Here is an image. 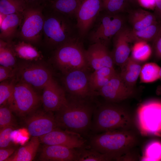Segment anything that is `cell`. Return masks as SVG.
<instances>
[{
    "label": "cell",
    "instance_id": "cell-27",
    "mask_svg": "<svg viewBox=\"0 0 161 161\" xmlns=\"http://www.w3.org/2000/svg\"><path fill=\"white\" fill-rule=\"evenodd\" d=\"M76 161H109L114 160L111 156L102 154L91 148L88 145L76 148Z\"/></svg>",
    "mask_w": 161,
    "mask_h": 161
},
{
    "label": "cell",
    "instance_id": "cell-28",
    "mask_svg": "<svg viewBox=\"0 0 161 161\" xmlns=\"http://www.w3.org/2000/svg\"><path fill=\"white\" fill-rule=\"evenodd\" d=\"M16 56L10 42L0 39V66L12 68L17 67Z\"/></svg>",
    "mask_w": 161,
    "mask_h": 161
},
{
    "label": "cell",
    "instance_id": "cell-33",
    "mask_svg": "<svg viewBox=\"0 0 161 161\" xmlns=\"http://www.w3.org/2000/svg\"><path fill=\"white\" fill-rule=\"evenodd\" d=\"M141 161H161V142L153 140L146 146Z\"/></svg>",
    "mask_w": 161,
    "mask_h": 161
},
{
    "label": "cell",
    "instance_id": "cell-23",
    "mask_svg": "<svg viewBox=\"0 0 161 161\" xmlns=\"http://www.w3.org/2000/svg\"><path fill=\"white\" fill-rule=\"evenodd\" d=\"M39 137H32L27 143L20 147L6 161H31L34 158L40 145Z\"/></svg>",
    "mask_w": 161,
    "mask_h": 161
},
{
    "label": "cell",
    "instance_id": "cell-44",
    "mask_svg": "<svg viewBox=\"0 0 161 161\" xmlns=\"http://www.w3.org/2000/svg\"><path fill=\"white\" fill-rule=\"evenodd\" d=\"M30 2H38L41 3H44L48 0H26Z\"/></svg>",
    "mask_w": 161,
    "mask_h": 161
},
{
    "label": "cell",
    "instance_id": "cell-40",
    "mask_svg": "<svg viewBox=\"0 0 161 161\" xmlns=\"http://www.w3.org/2000/svg\"><path fill=\"white\" fill-rule=\"evenodd\" d=\"M16 148L12 146L0 148V161H6L16 151Z\"/></svg>",
    "mask_w": 161,
    "mask_h": 161
},
{
    "label": "cell",
    "instance_id": "cell-22",
    "mask_svg": "<svg viewBox=\"0 0 161 161\" xmlns=\"http://www.w3.org/2000/svg\"><path fill=\"white\" fill-rule=\"evenodd\" d=\"M120 76L128 86L134 88L141 68L140 63L129 56L128 60L121 66Z\"/></svg>",
    "mask_w": 161,
    "mask_h": 161
},
{
    "label": "cell",
    "instance_id": "cell-11",
    "mask_svg": "<svg viewBox=\"0 0 161 161\" xmlns=\"http://www.w3.org/2000/svg\"><path fill=\"white\" fill-rule=\"evenodd\" d=\"M89 70L77 69L64 75L63 82L69 95L81 98L95 97L89 83Z\"/></svg>",
    "mask_w": 161,
    "mask_h": 161
},
{
    "label": "cell",
    "instance_id": "cell-21",
    "mask_svg": "<svg viewBox=\"0 0 161 161\" xmlns=\"http://www.w3.org/2000/svg\"><path fill=\"white\" fill-rule=\"evenodd\" d=\"M129 20L132 30L139 31L159 22L155 14L146 10L138 9L132 11Z\"/></svg>",
    "mask_w": 161,
    "mask_h": 161
},
{
    "label": "cell",
    "instance_id": "cell-15",
    "mask_svg": "<svg viewBox=\"0 0 161 161\" xmlns=\"http://www.w3.org/2000/svg\"><path fill=\"white\" fill-rule=\"evenodd\" d=\"M45 145H58L77 148L88 145V141L80 134L58 128L39 137Z\"/></svg>",
    "mask_w": 161,
    "mask_h": 161
},
{
    "label": "cell",
    "instance_id": "cell-19",
    "mask_svg": "<svg viewBox=\"0 0 161 161\" xmlns=\"http://www.w3.org/2000/svg\"><path fill=\"white\" fill-rule=\"evenodd\" d=\"M76 148L58 145H45L39 160L42 161H76Z\"/></svg>",
    "mask_w": 161,
    "mask_h": 161
},
{
    "label": "cell",
    "instance_id": "cell-43",
    "mask_svg": "<svg viewBox=\"0 0 161 161\" xmlns=\"http://www.w3.org/2000/svg\"><path fill=\"white\" fill-rule=\"evenodd\" d=\"M159 75V79L161 81V84L157 87L156 90V94L158 95H161V67H160Z\"/></svg>",
    "mask_w": 161,
    "mask_h": 161
},
{
    "label": "cell",
    "instance_id": "cell-24",
    "mask_svg": "<svg viewBox=\"0 0 161 161\" xmlns=\"http://www.w3.org/2000/svg\"><path fill=\"white\" fill-rule=\"evenodd\" d=\"M114 68L104 67L94 70L89 75V83L92 91L96 96L97 93L117 73Z\"/></svg>",
    "mask_w": 161,
    "mask_h": 161
},
{
    "label": "cell",
    "instance_id": "cell-37",
    "mask_svg": "<svg viewBox=\"0 0 161 161\" xmlns=\"http://www.w3.org/2000/svg\"><path fill=\"white\" fill-rule=\"evenodd\" d=\"M15 129L13 126H9L0 129V148L12 146V133Z\"/></svg>",
    "mask_w": 161,
    "mask_h": 161
},
{
    "label": "cell",
    "instance_id": "cell-14",
    "mask_svg": "<svg viewBox=\"0 0 161 161\" xmlns=\"http://www.w3.org/2000/svg\"><path fill=\"white\" fill-rule=\"evenodd\" d=\"M134 88L127 85L117 73L97 92L106 102L117 103L133 97Z\"/></svg>",
    "mask_w": 161,
    "mask_h": 161
},
{
    "label": "cell",
    "instance_id": "cell-8",
    "mask_svg": "<svg viewBox=\"0 0 161 161\" xmlns=\"http://www.w3.org/2000/svg\"><path fill=\"white\" fill-rule=\"evenodd\" d=\"M41 97L29 85L17 81L7 105L13 112L20 117L30 114L36 110Z\"/></svg>",
    "mask_w": 161,
    "mask_h": 161
},
{
    "label": "cell",
    "instance_id": "cell-36",
    "mask_svg": "<svg viewBox=\"0 0 161 161\" xmlns=\"http://www.w3.org/2000/svg\"><path fill=\"white\" fill-rule=\"evenodd\" d=\"M12 112L7 104L0 106V129L9 126H15V122Z\"/></svg>",
    "mask_w": 161,
    "mask_h": 161
},
{
    "label": "cell",
    "instance_id": "cell-16",
    "mask_svg": "<svg viewBox=\"0 0 161 161\" xmlns=\"http://www.w3.org/2000/svg\"><path fill=\"white\" fill-rule=\"evenodd\" d=\"M41 102L44 110L48 112H56L67 101L65 90L53 78L44 86Z\"/></svg>",
    "mask_w": 161,
    "mask_h": 161
},
{
    "label": "cell",
    "instance_id": "cell-9",
    "mask_svg": "<svg viewBox=\"0 0 161 161\" xmlns=\"http://www.w3.org/2000/svg\"><path fill=\"white\" fill-rule=\"evenodd\" d=\"M101 13L91 28L89 39L92 44L100 43L108 46L111 40L124 27V20L119 14Z\"/></svg>",
    "mask_w": 161,
    "mask_h": 161
},
{
    "label": "cell",
    "instance_id": "cell-41",
    "mask_svg": "<svg viewBox=\"0 0 161 161\" xmlns=\"http://www.w3.org/2000/svg\"><path fill=\"white\" fill-rule=\"evenodd\" d=\"M143 7L148 9H154L155 7V0H137Z\"/></svg>",
    "mask_w": 161,
    "mask_h": 161
},
{
    "label": "cell",
    "instance_id": "cell-20",
    "mask_svg": "<svg viewBox=\"0 0 161 161\" xmlns=\"http://www.w3.org/2000/svg\"><path fill=\"white\" fill-rule=\"evenodd\" d=\"M22 13L0 15L3 16L0 23L1 39L10 42L16 35L21 22Z\"/></svg>",
    "mask_w": 161,
    "mask_h": 161
},
{
    "label": "cell",
    "instance_id": "cell-18",
    "mask_svg": "<svg viewBox=\"0 0 161 161\" xmlns=\"http://www.w3.org/2000/svg\"><path fill=\"white\" fill-rule=\"evenodd\" d=\"M131 29L123 27L113 38V47L111 52L114 64L121 66L129 57L130 44L134 43Z\"/></svg>",
    "mask_w": 161,
    "mask_h": 161
},
{
    "label": "cell",
    "instance_id": "cell-5",
    "mask_svg": "<svg viewBox=\"0 0 161 161\" xmlns=\"http://www.w3.org/2000/svg\"><path fill=\"white\" fill-rule=\"evenodd\" d=\"M84 49L79 38L69 41L55 49L52 60L63 75L77 69L89 70Z\"/></svg>",
    "mask_w": 161,
    "mask_h": 161
},
{
    "label": "cell",
    "instance_id": "cell-42",
    "mask_svg": "<svg viewBox=\"0 0 161 161\" xmlns=\"http://www.w3.org/2000/svg\"><path fill=\"white\" fill-rule=\"evenodd\" d=\"M155 7L154 13L159 21L161 23V0H155Z\"/></svg>",
    "mask_w": 161,
    "mask_h": 161
},
{
    "label": "cell",
    "instance_id": "cell-1",
    "mask_svg": "<svg viewBox=\"0 0 161 161\" xmlns=\"http://www.w3.org/2000/svg\"><path fill=\"white\" fill-rule=\"evenodd\" d=\"M67 97L66 103L55 112L58 127L88 137L93 114L99 103L95 97L81 98L69 95Z\"/></svg>",
    "mask_w": 161,
    "mask_h": 161
},
{
    "label": "cell",
    "instance_id": "cell-4",
    "mask_svg": "<svg viewBox=\"0 0 161 161\" xmlns=\"http://www.w3.org/2000/svg\"><path fill=\"white\" fill-rule=\"evenodd\" d=\"M49 11L47 12L44 8L42 36L49 47L55 49L63 44L79 38L76 35V32H78L76 25L73 24L71 18L51 8Z\"/></svg>",
    "mask_w": 161,
    "mask_h": 161
},
{
    "label": "cell",
    "instance_id": "cell-26",
    "mask_svg": "<svg viewBox=\"0 0 161 161\" xmlns=\"http://www.w3.org/2000/svg\"><path fill=\"white\" fill-rule=\"evenodd\" d=\"M11 44L16 56L21 59L33 61L41 58L39 52L30 43L21 40L16 44Z\"/></svg>",
    "mask_w": 161,
    "mask_h": 161
},
{
    "label": "cell",
    "instance_id": "cell-38",
    "mask_svg": "<svg viewBox=\"0 0 161 161\" xmlns=\"http://www.w3.org/2000/svg\"><path fill=\"white\" fill-rule=\"evenodd\" d=\"M17 67L12 68L0 66V82L14 78L16 76Z\"/></svg>",
    "mask_w": 161,
    "mask_h": 161
},
{
    "label": "cell",
    "instance_id": "cell-7",
    "mask_svg": "<svg viewBox=\"0 0 161 161\" xmlns=\"http://www.w3.org/2000/svg\"><path fill=\"white\" fill-rule=\"evenodd\" d=\"M135 121L142 135L161 137V100L152 99L140 104Z\"/></svg>",
    "mask_w": 161,
    "mask_h": 161
},
{
    "label": "cell",
    "instance_id": "cell-29",
    "mask_svg": "<svg viewBox=\"0 0 161 161\" xmlns=\"http://www.w3.org/2000/svg\"><path fill=\"white\" fill-rule=\"evenodd\" d=\"M31 2L26 0H0V15L22 13Z\"/></svg>",
    "mask_w": 161,
    "mask_h": 161
},
{
    "label": "cell",
    "instance_id": "cell-31",
    "mask_svg": "<svg viewBox=\"0 0 161 161\" xmlns=\"http://www.w3.org/2000/svg\"><path fill=\"white\" fill-rule=\"evenodd\" d=\"M152 49L148 42L137 41L134 43L131 48V56L135 60L140 63L148 60L152 53Z\"/></svg>",
    "mask_w": 161,
    "mask_h": 161
},
{
    "label": "cell",
    "instance_id": "cell-10",
    "mask_svg": "<svg viewBox=\"0 0 161 161\" xmlns=\"http://www.w3.org/2000/svg\"><path fill=\"white\" fill-rule=\"evenodd\" d=\"M16 79L32 87L43 89L48 81L52 78L50 70L39 63H23L17 66Z\"/></svg>",
    "mask_w": 161,
    "mask_h": 161
},
{
    "label": "cell",
    "instance_id": "cell-13",
    "mask_svg": "<svg viewBox=\"0 0 161 161\" xmlns=\"http://www.w3.org/2000/svg\"><path fill=\"white\" fill-rule=\"evenodd\" d=\"M27 129L32 137H39L58 127L52 112L36 110L28 115L25 120Z\"/></svg>",
    "mask_w": 161,
    "mask_h": 161
},
{
    "label": "cell",
    "instance_id": "cell-39",
    "mask_svg": "<svg viewBox=\"0 0 161 161\" xmlns=\"http://www.w3.org/2000/svg\"><path fill=\"white\" fill-rule=\"evenodd\" d=\"M152 42L154 55L157 59L161 60V25L158 33Z\"/></svg>",
    "mask_w": 161,
    "mask_h": 161
},
{
    "label": "cell",
    "instance_id": "cell-2",
    "mask_svg": "<svg viewBox=\"0 0 161 161\" xmlns=\"http://www.w3.org/2000/svg\"><path fill=\"white\" fill-rule=\"evenodd\" d=\"M138 136L134 129L110 130L90 134L88 144L99 152L111 156L114 160H133L132 151L138 144Z\"/></svg>",
    "mask_w": 161,
    "mask_h": 161
},
{
    "label": "cell",
    "instance_id": "cell-3",
    "mask_svg": "<svg viewBox=\"0 0 161 161\" xmlns=\"http://www.w3.org/2000/svg\"><path fill=\"white\" fill-rule=\"evenodd\" d=\"M135 125L133 114L126 108L115 103H99L93 114L90 134L134 129Z\"/></svg>",
    "mask_w": 161,
    "mask_h": 161
},
{
    "label": "cell",
    "instance_id": "cell-12",
    "mask_svg": "<svg viewBox=\"0 0 161 161\" xmlns=\"http://www.w3.org/2000/svg\"><path fill=\"white\" fill-rule=\"evenodd\" d=\"M102 11L101 0H83L75 17L76 26L80 37L87 35Z\"/></svg>",
    "mask_w": 161,
    "mask_h": 161
},
{
    "label": "cell",
    "instance_id": "cell-6",
    "mask_svg": "<svg viewBox=\"0 0 161 161\" xmlns=\"http://www.w3.org/2000/svg\"><path fill=\"white\" fill-rule=\"evenodd\" d=\"M45 3H30L22 13L16 35L31 44L40 42L43 36Z\"/></svg>",
    "mask_w": 161,
    "mask_h": 161
},
{
    "label": "cell",
    "instance_id": "cell-32",
    "mask_svg": "<svg viewBox=\"0 0 161 161\" xmlns=\"http://www.w3.org/2000/svg\"><path fill=\"white\" fill-rule=\"evenodd\" d=\"M160 67L154 62L146 63L141 67L139 77L141 83L154 82L160 78Z\"/></svg>",
    "mask_w": 161,
    "mask_h": 161
},
{
    "label": "cell",
    "instance_id": "cell-25",
    "mask_svg": "<svg viewBox=\"0 0 161 161\" xmlns=\"http://www.w3.org/2000/svg\"><path fill=\"white\" fill-rule=\"evenodd\" d=\"M83 0H49L46 5L68 16L75 18Z\"/></svg>",
    "mask_w": 161,
    "mask_h": 161
},
{
    "label": "cell",
    "instance_id": "cell-34",
    "mask_svg": "<svg viewBox=\"0 0 161 161\" xmlns=\"http://www.w3.org/2000/svg\"><path fill=\"white\" fill-rule=\"evenodd\" d=\"M13 78L1 82L0 84V105H5L11 96L16 82Z\"/></svg>",
    "mask_w": 161,
    "mask_h": 161
},
{
    "label": "cell",
    "instance_id": "cell-30",
    "mask_svg": "<svg viewBox=\"0 0 161 161\" xmlns=\"http://www.w3.org/2000/svg\"><path fill=\"white\" fill-rule=\"evenodd\" d=\"M161 25V23L159 22L140 30L136 31L131 29V34L134 43L139 41H152L158 33Z\"/></svg>",
    "mask_w": 161,
    "mask_h": 161
},
{
    "label": "cell",
    "instance_id": "cell-17",
    "mask_svg": "<svg viewBox=\"0 0 161 161\" xmlns=\"http://www.w3.org/2000/svg\"><path fill=\"white\" fill-rule=\"evenodd\" d=\"M86 60L90 69L94 71L104 67H114L111 52L108 46L100 43L92 44L85 50Z\"/></svg>",
    "mask_w": 161,
    "mask_h": 161
},
{
    "label": "cell",
    "instance_id": "cell-35",
    "mask_svg": "<svg viewBox=\"0 0 161 161\" xmlns=\"http://www.w3.org/2000/svg\"><path fill=\"white\" fill-rule=\"evenodd\" d=\"M126 0H101L102 10L110 14H119L124 9Z\"/></svg>",
    "mask_w": 161,
    "mask_h": 161
},
{
    "label": "cell",
    "instance_id": "cell-45",
    "mask_svg": "<svg viewBox=\"0 0 161 161\" xmlns=\"http://www.w3.org/2000/svg\"><path fill=\"white\" fill-rule=\"evenodd\" d=\"M128 0L129 1H134V0Z\"/></svg>",
    "mask_w": 161,
    "mask_h": 161
}]
</instances>
